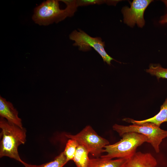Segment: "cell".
Here are the masks:
<instances>
[{"label":"cell","instance_id":"1","mask_svg":"<svg viewBox=\"0 0 167 167\" xmlns=\"http://www.w3.org/2000/svg\"><path fill=\"white\" fill-rule=\"evenodd\" d=\"M0 128L1 130L0 143V157L7 156L22 163L18 152V147L26 141V130L25 128L8 122L0 118Z\"/></svg>","mask_w":167,"mask_h":167},{"label":"cell","instance_id":"2","mask_svg":"<svg viewBox=\"0 0 167 167\" xmlns=\"http://www.w3.org/2000/svg\"><path fill=\"white\" fill-rule=\"evenodd\" d=\"M121 136L122 138L118 142L105 147L104 151L107 154L101 157L109 159L115 158L128 159L136 152L138 147L149 141L146 136L136 132L126 133Z\"/></svg>","mask_w":167,"mask_h":167},{"label":"cell","instance_id":"3","mask_svg":"<svg viewBox=\"0 0 167 167\" xmlns=\"http://www.w3.org/2000/svg\"><path fill=\"white\" fill-rule=\"evenodd\" d=\"M113 129L121 136L124 133L129 132H136L146 136L148 143L151 144L156 153L160 151L159 145L163 139L167 137V131L161 129L160 127L151 122L133 123L129 126L115 124Z\"/></svg>","mask_w":167,"mask_h":167},{"label":"cell","instance_id":"4","mask_svg":"<svg viewBox=\"0 0 167 167\" xmlns=\"http://www.w3.org/2000/svg\"><path fill=\"white\" fill-rule=\"evenodd\" d=\"M59 2L57 0H47L36 7L32 17L33 21L40 25L47 26L70 17L66 8L60 9Z\"/></svg>","mask_w":167,"mask_h":167},{"label":"cell","instance_id":"5","mask_svg":"<svg viewBox=\"0 0 167 167\" xmlns=\"http://www.w3.org/2000/svg\"><path fill=\"white\" fill-rule=\"evenodd\" d=\"M65 136L70 139L75 140L96 158L101 156L104 152L105 147L109 144L107 140L98 135L90 126H86L75 135L65 134Z\"/></svg>","mask_w":167,"mask_h":167},{"label":"cell","instance_id":"6","mask_svg":"<svg viewBox=\"0 0 167 167\" xmlns=\"http://www.w3.org/2000/svg\"><path fill=\"white\" fill-rule=\"evenodd\" d=\"M70 39L74 41V46H77L79 49L83 51H89L93 48L102 57L103 61L109 64L114 59L106 52L105 44L100 37H92L80 29L73 31L69 35Z\"/></svg>","mask_w":167,"mask_h":167},{"label":"cell","instance_id":"7","mask_svg":"<svg viewBox=\"0 0 167 167\" xmlns=\"http://www.w3.org/2000/svg\"><path fill=\"white\" fill-rule=\"evenodd\" d=\"M153 1L150 0H134L130 3V7H123L122 12L123 15L124 22L131 27L135 24L140 28L145 24L143 17L144 12L149 4Z\"/></svg>","mask_w":167,"mask_h":167},{"label":"cell","instance_id":"8","mask_svg":"<svg viewBox=\"0 0 167 167\" xmlns=\"http://www.w3.org/2000/svg\"><path fill=\"white\" fill-rule=\"evenodd\" d=\"M156 159L149 153L136 152L127 159L121 167H156Z\"/></svg>","mask_w":167,"mask_h":167},{"label":"cell","instance_id":"9","mask_svg":"<svg viewBox=\"0 0 167 167\" xmlns=\"http://www.w3.org/2000/svg\"><path fill=\"white\" fill-rule=\"evenodd\" d=\"M12 104L5 98L0 96V116L8 122L23 128L21 119Z\"/></svg>","mask_w":167,"mask_h":167},{"label":"cell","instance_id":"10","mask_svg":"<svg viewBox=\"0 0 167 167\" xmlns=\"http://www.w3.org/2000/svg\"><path fill=\"white\" fill-rule=\"evenodd\" d=\"M123 120L132 124L151 122L160 127L162 123L167 122V98L161 106L159 112L154 117L141 121L135 120L129 118H125Z\"/></svg>","mask_w":167,"mask_h":167},{"label":"cell","instance_id":"11","mask_svg":"<svg viewBox=\"0 0 167 167\" xmlns=\"http://www.w3.org/2000/svg\"><path fill=\"white\" fill-rule=\"evenodd\" d=\"M127 159L115 160L106 159L100 157L90 159L88 167H121Z\"/></svg>","mask_w":167,"mask_h":167},{"label":"cell","instance_id":"12","mask_svg":"<svg viewBox=\"0 0 167 167\" xmlns=\"http://www.w3.org/2000/svg\"><path fill=\"white\" fill-rule=\"evenodd\" d=\"M89 152L83 145L79 144L73 160L77 167H88Z\"/></svg>","mask_w":167,"mask_h":167},{"label":"cell","instance_id":"13","mask_svg":"<svg viewBox=\"0 0 167 167\" xmlns=\"http://www.w3.org/2000/svg\"><path fill=\"white\" fill-rule=\"evenodd\" d=\"M68 162L63 152L50 162L40 165L28 164L24 161L21 163L25 167H63Z\"/></svg>","mask_w":167,"mask_h":167},{"label":"cell","instance_id":"14","mask_svg":"<svg viewBox=\"0 0 167 167\" xmlns=\"http://www.w3.org/2000/svg\"><path fill=\"white\" fill-rule=\"evenodd\" d=\"M79 143L75 140L70 139L66 143L64 150L63 152L68 162L73 160Z\"/></svg>","mask_w":167,"mask_h":167},{"label":"cell","instance_id":"15","mask_svg":"<svg viewBox=\"0 0 167 167\" xmlns=\"http://www.w3.org/2000/svg\"><path fill=\"white\" fill-rule=\"evenodd\" d=\"M146 71L150 74L156 76L158 79L160 78L167 79V68H163L159 64H151L149 69H146Z\"/></svg>","mask_w":167,"mask_h":167},{"label":"cell","instance_id":"16","mask_svg":"<svg viewBox=\"0 0 167 167\" xmlns=\"http://www.w3.org/2000/svg\"><path fill=\"white\" fill-rule=\"evenodd\" d=\"M64 2L66 5V8L68 11L71 17L73 15L78 7L76 4V0H59Z\"/></svg>","mask_w":167,"mask_h":167},{"label":"cell","instance_id":"17","mask_svg":"<svg viewBox=\"0 0 167 167\" xmlns=\"http://www.w3.org/2000/svg\"><path fill=\"white\" fill-rule=\"evenodd\" d=\"M78 7L85 6L94 4H101L106 3V0H76Z\"/></svg>","mask_w":167,"mask_h":167},{"label":"cell","instance_id":"18","mask_svg":"<svg viewBox=\"0 0 167 167\" xmlns=\"http://www.w3.org/2000/svg\"><path fill=\"white\" fill-rule=\"evenodd\" d=\"M159 22L163 24L167 23V14L161 17Z\"/></svg>","mask_w":167,"mask_h":167},{"label":"cell","instance_id":"19","mask_svg":"<svg viewBox=\"0 0 167 167\" xmlns=\"http://www.w3.org/2000/svg\"><path fill=\"white\" fill-rule=\"evenodd\" d=\"M162 1L164 2L166 6L167 7V0H162Z\"/></svg>","mask_w":167,"mask_h":167}]
</instances>
